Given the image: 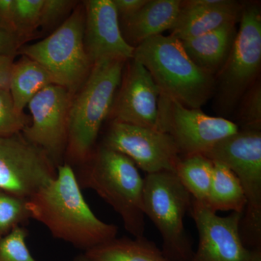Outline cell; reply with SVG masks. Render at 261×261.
Masks as SVG:
<instances>
[{
	"instance_id": "8992f818",
	"label": "cell",
	"mask_w": 261,
	"mask_h": 261,
	"mask_svg": "<svg viewBox=\"0 0 261 261\" xmlns=\"http://www.w3.org/2000/svg\"><path fill=\"white\" fill-rule=\"evenodd\" d=\"M192 196L176 173L161 171L144 178L143 211L163 239V254L171 261H190L194 250L185 226Z\"/></svg>"
},
{
	"instance_id": "5b68a950",
	"label": "cell",
	"mask_w": 261,
	"mask_h": 261,
	"mask_svg": "<svg viewBox=\"0 0 261 261\" xmlns=\"http://www.w3.org/2000/svg\"><path fill=\"white\" fill-rule=\"evenodd\" d=\"M229 168L243 188L247 203L240 233L247 248L261 246V130H239L203 154Z\"/></svg>"
},
{
	"instance_id": "4dcf8cb0",
	"label": "cell",
	"mask_w": 261,
	"mask_h": 261,
	"mask_svg": "<svg viewBox=\"0 0 261 261\" xmlns=\"http://www.w3.org/2000/svg\"><path fill=\"white\" fill-rule=\"evenodd\" d=\"M14 3L15 0H0V29L13 34H15Z\"/></svg>"
},
{
	"instance_id": "277c9868",
	"label": "cell",
	"mask_w": 261,
	"mask_h": 261,
	"mask_svg": "<svg viewBox=\"0 0 261 261\" xmlns=\"http://www.w3.org/2000/svg\"><path fill=\"white\" fill-rule=\"evenodd\" d=\"M132 59L152 75L161 95L192 109H200L215 93L216 78L187 54L181 41L159 35L135 48Z\"/></svg>"
},
{
	"instance_id": "cb8c5ba5",
	"label": "cell",
	"mask_w": 261,
	"mask_h": 261,
	"mask_svg": "<svg viewBox=\"0 0 261 261\" xmlns=\"http://www.w3.org/2000/svg\"><path fill=\"white\" fill-rule=\"evenodd\" d=\"M43 2L44 0H15V34L23 45L40 27Z\"/></svg>"
},
{
	"instance_id": "83f0119b",
	"label": "cell",
	"mask_w": 261,
	"mask_h": 261,
	"mask_svg": "<svg viewBox=\"0 0 261 261\" xmlns=\"http://www.w3.org/2000/svg\"><path fill=\"white\" fill-rule=\"evenodd\" d=\"M78 5V2L73 0H44L41 11V28L49 30L62 20L65 21Z\"/></svg>"
},
{
	"instance_id": "d4e9b609",
	"label": "cell",
	"mask_w": 261,
	"mask_h": 261,
	"mask_svg": "<svg viewBox=\"0 0 261 261\" xmlns=\"http://www.w3.org/2000/svg\"><path fill=\"white\" fill-rule=\"evenodd\" d=\"M31 120L15 107L9 89H0V137L22 133Z\"/></svg>"
},
{
	"instance_id": "44dd1931",
	"label": "cell",
	"mask_w": 261,
	"mask_h": 261,
	"mask_svg": "<svg viewBox=\"0 0 261 261\" xmlns=\"http://www.w3.org/2000/svg\"><path fill=\"white\" fill-rule=\"evenodd\" d=\"M214 163V176L207 200L204 205L213 212L231 211L244 214L246 198L234 173L224 165Z\"/></svg>"
},
{
	"instance_id": "6da1fadb",
	"label": "cell",
	"mask_w": 261,
	"mask_h": 261,
	"mask_svg": "<svg viewBox=\"0 0 261 261\" xmlns=\"http://www.w3.org/2000/svg\"><path fill=\"white\" fill-rule=\"evenodd\" d=\"M82 190L74 168L63 163L56 177L28 199L27 207L32 219L53 238L86 252L117 238L118 228L94 214Z\"/></svg>"
},
{
	"instance_id": "8fae6325",
	"label": "cell",
	"mask_w": 261,
	"mask_h": 261,
	"mask_svg": "<svg viewBox=\"0 0 261 261\" xmlns=\"http://www.w3.org/2000/svg\"><path fill=\"white\" fill-rule=\"evenodd\" d=\"M73 97L62 86L51 84L36 94L27 106L32 119L22 134L43 149L57 168L64 162Z\"/></svg>"
},
{
	"instance_id": "e0dca14e",
	"label": "cell",
	"mask_w": 261,
	"mask_h": 261,
	"mask_svg": "<svg viewBox=\"0 0 261 261\" xmlns=\"http://www.w3.org/2000/svg\"><path fill=\"white\" fill-rule=\"evenodd\" d=\"M180 0H148L135 15L122 22L123 37L136 47L150 38L171 30L181 10Z\"/></svg>"
},
{
	"instance_id": "5bb4252c",
	"label": "cell",
	"mask_w": 261,
	"mask_h": 261,
	"mask_svg": "<svg viewBox=\"0 0 261 261\" xmlns=\"http://www.w3.org/2000/svg\"><path fill=\"white\" fill-rule=\"evenodd\" d=\"M130 61L111 109L113 121L159 130L161 92L145 67Z\"/></svg>"
},
{
	"instance_id": "4316f807",
	"label": "cell",
	"mask_w": 261,
	"mask_h": 261,
	"mask_svg": "<svg viewBox=\"0 0 261 261\" xmlns=\"http://www.w3.org/2000/svg\"><path fill=\"white\" fill-rule=\"evenodd\" d=\"M240 121L244 130H261V86L256 81L242 98Z\"/></svg>"
},
{
	"instance_id": "e575fe53",
	"label": "cell",
	"mask_w": 261,
	"mask_h": 261,
	"mask_svg": "<svg viewBox=\"0 0 261 261\" xmlns=\"http://www.w3.org/2000/svg\"><path fill=\"white\" fill-rule=\"evenodd\" d=\"M74 261H76V260H75Z\"/></svg>"
},
{
	"instance_id": "d6a6232c",
	"label": "cell",
	"mask_w": 261,
	"mask_h": 261,
	"mask_svg": "<svg viewBox=\"0 0 261 261\" xmlns=\"http://www.w3.org/2000/svg\"><path fill=\"white\" fill-rule=\"evenodd\" d=\"M261 261V246L255 247L250 250V260Z\"/></svg>"
},
{
	"instance_id": "d6986e66",
	"label": "cell",
	"mask_w": 261,
	"mask_h": 261,
	"mask_svg": "<svg viewBox=\"0 0 261 261\" xmlns=\"http://www.w3.org/2000/svg\"><path fill=\"white\" fill-rule=\"evenodd\" d=\"M91 261H171L162 250L143 238H116L84 252Z\"/></svg>"
},
{
	"instance_id": "ba28073f",
	"label": "cell",
	"mask_w": 261,
	"mask_h": 261,
	"mask_svg": "<svg viewBox=\"0 0 261 261\" xmlns=\"http://www.w3.org/2000/svg\"><path fill=\"white\" fill-rule=\"evenodd\" d=\"M240 27L226 63L216 79V106L231 114L255 83L261 64V10L257 3L243 5Z\"/></svg>"
},
{
	"instance_id": "603a6c76",
	"label": "cell",
	"mask_w": 261,
	"mask_h": 261,
	"mask_svg": "<svg viewBox=\"0 0 261 261\" xmlns=\"http://www.w3.org/2000/svg\"><path fill=\"white\" fill-rule=\"evenodd\" d=\"M27 199L0 190V238L15 228L25 226L31 217Z\"/></svg>"
},
{
	"instance_id": "f546056e",
	"label": "cell",
	"mask_w": 261,
	"mask_h": 261,
	"mask_svg": "<svg viewBox=\"0 0 261 261\" xmlns=\"http://www.w3.org/2000/svg\"><path fill=\"white\" fill-rule=\"evenodd\" d=\"M22 46L16 35L0 29V56L15 57Z\"/></svg>"
},
{
	"instance_id": "4fadbf2b",
	"label": "cell",
	"mask_w": 261,
	"mask_h": 261,
	"mask_svg": "<svg viewBox=\"0 0 261 261\" xmlns=\"http://www.w3.org/2000/svg\"><path fill=\"white\" fill-rule=\"evenodd\" d=\"M190 213L198 232V246L190 261H249L250 250L240 233L243 214L220 216L192 199Z\"/></svg>"
},
{
	"instance_id": "7402d4cb",
	"label": "cell",
	"mask_w": 261,
	"mask_h": 261,
	"mask_svg": "<svg viewBox=\"0 0 261 261\" xmlns=\"http://www.w3.org/2000/svg\"><path fill=\"white\" fill-rule=\"evenodd\" d=\"M175 173L193 200L205 204L212 184L214 163L202 154L181 157Z\"/></svg>"
},
{
	"instance_id": "836d02e7",
	"label": "cell",
	"mask_w": 261,
	"mask_h": 261,
	"mask_svg": "<svg viewBox=\"0 0 261 261\" xmlns=\"http://www.w3.org/2000/svg\"><path fill=\"white\" fill-rule=\"evenodd\" d=\"M76 261H91L88 260V259L87 258V257H85L83 255H81V256L76 257V258L75 259Z\"/></svg>"
},
{
	"instance_id": "484cf974",
	"label": "cell",
	"mask_w": 261,
	"mask_h": 261,
	"mask_svg": "<svg viewBox=\"0 0 261 261\" xmlns=\"http://www.w3.org/2000/svg\"><path fill=\"white\" fill-rule=\"evenodd\" d=\"M25 226L15 228L0 238V261H37L27 245Z\"/></svg>"
},
{
	"instance_id": "9c48e42d",
	"label": "cell",
	"mask_w": 261,
	"mask_h": 261,
	"mask_svg": "<svg viewBox=\"0 0 261 261\" xmlns=\"http://www.w3.org/2000/svg\"><path fill=\"white\" fill-rule=\"evenodd\" d=\"M158 128L172 137L182 157L203 155L239 130L238 125L226 118L207 116L163 95L159 97Z\"/></svg>"
},
{
	"instance_id": "ffe728a7",
	"label": "cell",
	"mask_w": 261,
	"mask_h": 261,
	"mask_svg": "<svg viewBox=\"0 0 261 261\" xmlns=\"http://www.w3.org/2000/svg\"><path fill=\"white\" fill-rule=\"evenodd\" d=\"M51 84H56L47 70L37 61L21 56L10 73L9 91L15 107L23 112L32 98Z\"/></svg>"
},
{
	"instance_id": "1f68e13d",
	"label": "cell",
	"mask_w": 261,
	"mask_h": 261,
	"mask_svg": "<svg viewBox=\"0 0 261 261\" xmlns=\"http://www.w3.org/2000/svg\"><path fill=\"white\" fill-rule=\"evenodd\" d=\"M15 57L0 56V89H9L10 73Z\"/></svg>"
},
{
	"instance_id": "7c38bea8",
	"label": "cell",
	"mask_w": 261,
	"mask_h": 261,
	"mask_svg": "<svg viewBox=\"0 0 261 261\" xmlns=\"http://www.w3.org/2000/svg\"><path fill=\"white\" fill-rule=\"evenodd\" d=\"M102 146L124 154L147 174L175 173L181 154L172 137L165 132L113 121Z\"/></svg>"
},
{
	"instance_id": "52a82bcc",
	"label": "cell",
	"mask_w": 261,
	"mask_h": 261,
	"mask_svg": "<svg viewBox=\"0 0 261 261\" xmlns=\"http://www.w3.org/2000/svg\"><path fill=\"white\" fill-rule=\"evenodd\" d=\"M85 13L79 3L68 18L45 39L23 45L18 55L28 57L42 65L55 83L75 95L88 78L92 68L85 47Z\"/></svg>"
},
{
	"instance_id": "2e32d148",
	"label": "cell",
	"mask_w": 261,
	"mask_h": 261,
	"mask_svg": "<svg viewBox=\"0 0 261 261\" xmlns=\"http://www.w3.org/2000/svg\"><path fill=\"white\" fill-rule=\"evenodd\" d=\"M242 8L243 5L233 0L182 2L171 35L181 42L199 37L225 24L238 22Z\"/></svg>"
},
{
	"instance_id": "30bf717a",
	"label": "cell",
	"mask_w": 261,
	"mask_h": 261,
	"mask_svg": "<svg viewBox=\"0 0 261 261\" xmlns=\"http://www.w3.org/2000/svg\"><path fill=\"white\" fill-rule=\"evenodd\" d=\"M56 174L47 154L23 134L0 137V190L28 200Z\"/></svg>"
},
{
	"instance_id": "3957f363",
	"label": "cell",
	"mask_w": 261,
	"mask_h": 261,
	"mask_svg": "<svg viewBox=\"0 0 261 261\" xmlns=\"http://www.w3.org/2000/svg\"><path fill=\"white\" fill-rule=\"evenodd\" d=\"M126 61L107 58L92 65L70 106L64 162L80 166L90 157L103 122L111 112Z\"/></svg>"
},
{
	"instance_id": "f1b7e54d",
	"label": "cell",
	"mask_w": 261,
	"mask_h": 261,
	"mask_svg": "<svg viewBox=\"0 0 261 261\" xmlns=\"http://www.w3.org/2000/svg\"><path fill=\"white\" fill-rule=\"evenodd\" d=\"M148 0H113L119 21H123L135 15Z\"/></svg>"
},
{
	"instance_id": "9a60e30c",
	"label": "cell",
	"mask_w": 261,
	"mask_h": 261,
	"mask_svg": "<svg viewBox=\"0 0 261 261\" xmlns=\"http://www.w3.org/2000/svg\"><path fill=\"white\" fill-rule=\"evenodd\" d=\"M83 5L84 47L92 65L107 58L132 60L135 47L123 37L113 0H87Z\"/></svg>"
},
{
	"instance_id": "7a4b0ae2",
	"label": "cell",
	"mask_w": 261,
	"mask_h": 261,
	"mask_svg": "<svg viewBox=\"0 0 261 261\" xmlns=\"http://www.w3.org/2000/svg\"><path fill=\"white\" fill-rule=\"evenodd\" d=\"M79 168V172H75L82 189L95 192L121 216L127 232L134 238H143L144 178L135 163L102 145Z\"/></svg>"
},
{
	"instance_id": "ac0fdd59",
	"label": "cell",
	"mask_w": 261,
	"mask_h": 261,
	"mask_svg": "<svg viewBox=\"0 0 261 261\" xmlns=\"http://www.w3.org/2000/svg\"><path fill=\"white\" fill-rule=\"evenodd\" d=\"M237 23H226L199 37L181 41L182 46L199 68L215 76L229 56L238 32Z\"/></svg>"
}]
</instances>
